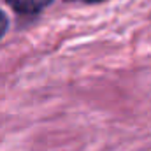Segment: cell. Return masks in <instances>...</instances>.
<instances>
[{"label":"cell","instance_id":"6da1fadb","mask_svg":"<svg viewBox=\"0 0 151 151\" xmlns=\"http://www.w3.org/2000/svg\"><path fill=\"white\" fill-rule=\"evenodd\" d=\"M7 2H9L16 11L32 14V12H39V11L44 9L46 5H49L53 0H7Z\"/></svg>","mask_w":151,"mask_h":151},{"label":"cell","instance_id":"7a4b0ae2","mask_svg":"<svg viewBox=\"0 0 151 151\" xmlns=\"http://www.w3.org/2000/svg\"><path fill=\"white\" fill-rule=\"evenodd\" d=\"M5 30H7V18H5V14L0 11V37L5 34Z\"/></svg>","mask_w":151,"mask_h":151},{"label":"cell","instance_id":"3957f363","mask_svg":"<svg viewBox=\"0 0 151 151\" xmlns=\"http://www.w3.org/2000/svg\"><path fill=\"white\" fill-rule=\"evenodd\" d=\"M84 2H102V0H84Z\"/></svg>","mask_w":151,"mask_h":151}]
</instances>
